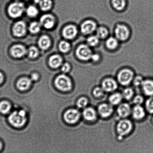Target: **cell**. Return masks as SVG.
<instances>
[{
    "mask_svg": "<svg viewBox=\"0 0 153 153\" xmlns=\"http://www.w3.org/2000/svg\"><path fill=\"white\" fill-rule=\"evenodd\" d=\"M38 11L37 8L34 6L31 5L28 7L27 9V14L30 17H34L38 14Z\"/></svg>",
    "mask_w": 153,
    "mask_h": 153,
    "instance_id": "34",
    "label": "cell"
},
{
    "mask_svg": "<svg viewBox=\"0 0 153 153\" xmlns=\"http://www.w3.org/2000/svg\"><path fill=\"white\" fill-rule=\"evenodd\" d=\"M81 31L83 34L88 35L91 34L97 29L96 23L93 21L88 20L82 24Z\"/></svg>",
    "mask_w": 153,
    "mask_h": 153,
    "instance_id": "13",
    "label": "cell"
},
{
    "mask_svg": "<svg viewBox=\"0 0 153 153\" xmlns=\"http://www.w3.org/2000/svg\"><path fill=\"white\" fill-rule=\"evenodd\" d=\"M100 57L99 55L96 54H93L91 59H92L93 61L97 62L99 60Z\"/></svg>",
    "mask_w": 153,
    "mask_h": 153,
    "instance_id": "42",
    "label": "cell"
},
{
    "mask_svg": "<svg viewBox=\"0 0 153 153\" xmlns=\"http://www.w3.org/2000/svg\"><path fill=\"white\" fill-rule=\"evenodd\" d=\"M89 103L88 99L85 97H82L78 100L76 106L79 109H85L87 107Z\"/></svg>",
    "mask_w": 153,
    "mask_h": 153,
    "instance_id": "28",
    "label": "cell"
},
{
    "mask_svg": "<svg viewBox=\"0 0 153 153\" xmlns=\"http://www.w3.org/2000/svg\"><path fill=\"white\" fill-rule=\"evenodd\" d=\"M81 117V114L78 109L71 108L65 112L64 119L67 123L69 124H75L78 122Z\"/></svg>",
    "mask_w": 153,
    "mask_h": 153,
    "instance_id": "6",
    "label": "cell"
},
{
    "mask_svg": "<svg viewBox=\"0 0 153 153\" xmlns=\"http://www.w3.org/2000/svg\"><path fill=\"white\" fill-rule=\"evenodd\" d=\"M11 109V105L7 101H3L0 102V112L6 114L10 112Z\"/></svg>",
    "mask_w": 153,
    "mask_h": 153,
    "instance_id": "24",
    "label": "cell"
},
{
    "mask_svg": "<svg viewBox=\"0 0 153 153\" xmlns=\"http://www.w3.org/2000/svg\"><path fill=\"white\" fill-rule=\"evenodd\" d=\"M8 121L15 127H23L27 121L26 112L23 109L14 111L10 114Z\"/></svg>",
    "mask_w": 153,
    "mask_h": 153,
    "instance_id": "1",
    "label": "cell"
},
{
    "mask_svg": "<svg viewBox=\"0 0 153 153\" xmlns=\"http://www.w3.org/2000/svg\"><path fill=\"white\" fill-rule=\"evenodd\" d=\"M71 69L70 65L68 63H65L62 65L61 68V70L62 72L66 73L69 72Z\"/></svg>",
    "mask_w": 153,
    "mask_h": 153,
    "instance_id": "40",
    "label": "cell"
},
{
    "mask_svg": "<svg viewBox=\"0 0 153 153\" xmlns=\"http://www.w3.org/2000/svg\"><path fill=\"white\" fill-rule=\"evenodd\" d=\"M78 33V30L74 25H69L65 27L63 30V35L65 38L68 39L75 38Z\"/></svg>",
    "mask_w": 153,
    "mask_h": 153,
    "instance_id": "15",
    "label": "cell"
},
{
    "mask_svg": "<svg viewBox=\"0 0 153 153\" xmlns=\"http://www.w3.org/2000/svg\"><path fill=\"white\" fill-rule=\"evenodd\" d=\"M113 112V106L109 103H102L98 107L97 113L102 118H108Z\"/></svg>",
    "mask_w": 153,
    "mask_h": 153,
    "instance_id": "8",
    "label": "cell"
},
{
    "mask_svg": "<svg viewBox=\"0 0 153 153\" xmlns=\"http://www.w3.org/2000/svg\"><path fill=\"white\" fill-rule=\"evenodd\" d=\"M143 91L148 96H153V81L150 79L144 80L142 84Z\"/></svg>",
    "mask_w": 153,
    "mask_h": 153,
    "instance_id": "20",
    "label": "cell"
},
{
    "mask_svg": "<svg viewBox=\"0 0 153 153\" xmlns=\"http://www.w3.org/2000/svg\"><path fill=\"white\" fill-rule=\"evenodd\" d=\"M3 149V144L1 141L0 140V153L2 151V149Z\"/></svg>",
    "mask_w": 153,
    "mask_h": 153,
    "instance_id": "44",
    "label": "cell"
},
{
    "mask_svg": "<svg viewBox=\"0 0 153 153\" xmlns=\"http://www.w3.org/2000/svg\"><path fill=\"white\" fill-rule=\"evenodd\" d=\"M32 81L30 78L23 77L19 79L17 82V87L19 90L23 91L27 90L30 87Z\"/></svg>",
    "mask_w": 153,
    "mask_h": 153,
    "instance_id": "19",
    "label": "cell"
},
{
    "mask_svg": "<svg viewBox=\"0 0 153 153\" xmlns=\"http://www.w3.org/2000/svg\"><path fill=\"white\" fill-rule=\"evenodd\" d=\"M54 84L56 88L62 91H68L72 89V81L69 77L65 74L58 76L55 79Z\"/></svg>",
    "mask_w": 153,
    "mask_h": 153,
    "instance_id": "2",
    "label": "cell"
},
{
    "mask_svg": "<svg viewBox=\"0 0 153 153\" xmlns=\"http://www.w3.org/2000/svg\"><path fill=\"white\" fill-rule=\"evenodd\" d=\"M122 94L123 99L129 100L133 98L134 94V91L131 88L127 87L123 91Z\"/></svg>",
    "mask_w": 153,
    "mask_h": 153,
    "instance_id": "27",
    "label": "cell"
},
{
    "mask_svg": "<svg viewBox=\"0 0 153 153\" xmlns=\"http://www.w3.org/2000/svg\"><path fill=\"white\" fill-rule=\"evenodd\" d=\"M108 35V31L106 28L100 27L96 29V36L99 39H103L106 38Z\"/></svg>",
    "mask_w": 153,
    "mask_h": 153,
    "instance_id": "29",
    "label": "cell"
},
{
    "mask_svg": "<svg viewBox=\"0 0 153 153\" xmlns=\"http://www.w3.org/2000/svg\"><path fill=\"white\" fill-rule=\"evenodd\" d=\"M152 122H153V120H152Z\"/></svg>",
    "mask_w": 153,
    "mask_h": 153,
    "instance_id": "45",
    "label": "cell"
},
{
    "mask_svg": "<svg viewBox=\"0 0 153 153\" xmlns=\"http://www.w3.org/2000/svg\"><path fill=\"white\" fill-rule=\"evenodd\" d=\"M41 25L40 23L33 22L31 23L29 27V30L32 33H36L41 30Z\"/></svg>",
    "mask_w": 153,
    "mask_h": 153,
    "instance_id": "31",
    "label": "cell"
},
{
    "mask_svg": "<svg viewBox=\"0 0 153 153\" xmlns=\"http://www.w3.org/2000/svg\"><path fill=\"white\" fill-rule=\"evenodd\" d=\"M97 112L94 108L92 107H87L84 110L82 115L86 121L93 122L95 121L97 118Z\"/></svg>",
    "mask_w": 153,
    "mask_h": 153,
    "instance_id": "16",
    "label": "cell"
},
{
    "mask_svg": "<svg viewBox=\"0 0 153 153\" xmlns=\"http://www.w3.org/2000/svg\"><path fill=\"white\" fill-rule=\"evenodd\" d=\"M105 91L102 87H97L95 88L93 91L94 96L96 98L102 97L104 94Z\"/></svg>",
    "mask_w": 153,
    "mask_h": 153,
    "instance_id": "36",
    "label": "cell"
},
{
    "mask_svg": "<svg viewBox=\"0 0 153 153\" xmlns=\"http://www.w3.org/2000/svg\"><path fill=\"white\" fill-rule=\"evenodd\" d=\"M131 114L133 118L136 120H140L145 117V109L141 105H135L132 109Z\"/></svg>",
    "mask_w": 153,
    "mask_h": 153,
    "instance_id": "18",
    "label": "cell"
},
{
    "mask_svg": "<svg viewBox=\"0 0 153 153\" xmlns=\"http://www.w3.org/2000/svg\"><path fill=\"white\" fill-rule=\"evenodd\" d=\"M4 76L2 73L0 72V84H2L4 81Z\"/></svg>",
    "mask_w": 153,
    "mask_h": 153,
    "instance_id": "43",
    "label": "cell"
},
{
    "mask_svg": "<svg viewBox=\"0 0 153 153\" xmlns=\"http://www.w3.org/2000/svg\"><path fill=\"white\" fill-rule=\"evenodd\" d=\"M39 78V75L36 73H34L31 75L30 79L32 81H36Z\"/></svg>",
    "mask_w": 153,
    "mask_h": 153,
    "instance_id": "41",
    "label": "cell"
},
{
    "mask_svg": "<svg viewBox=\"0 0 153 153\" xmlns=\"http://www.w3.org/2000/svg\"><path fill=\"white\" fill-rule=\"evenodd\" d=\"M55 19L52 15H44L40 19V23L42 26L47 29H50L53 27L55 24Z\"/></svg>",
    "mask_w": 153,
    "mask_h": 153,
    "instance_id": "12",
    "label": "cell"
},
{
    "mask_svg": "<svg viewBox=\"0 0 153 153\" xmlns=\"http://www.w3.org/2000/svg\"><path fill=\"white\" fill-rule=\"evenodd\" d=\"M133 125L130 120L124 118L119 121L116 127L117 132L120 137L126 136L132 131Z\"/></svg>",
    "mask_w": 153,
    "mask_h": 153,
    "instance_id": "3",
    "label": "cell"
},
{
    "mask_svg": "<svg viewBox=\"0 0 153 153\" xmlns=\"http://www.w3.org/2000/svg\"><path fill=\"white\" fill-rule=\"evenodd\" d=\"M112 4L114 8L118 10H123L126 5V0H112Z\"/></svg>",
    "mask_w": 153,
    "mask_h": 153,
    "instance_id": "30",
    "label": "cell"
},
{
    "mask_svg": "<svg viewBox=\"0 0 153 153\" xmlns=\"http://www.w3.org/2000/svg\"><path fill=\"white\" fill-rule=\"evenodd\" d=\"M118 39L114 37H110L107 40L106 47L111 50H114L118 47Z\"/></svg>",
    "mask_w": 153,
    "mask_h": 153,
    "instance_id": "26",
    "label": "cell"
},
{
    "mask_svg": "<svg viewBox=\"0 0 153 153\" xmlns=\"http://www.w3.org/2000/svg\"><path fill=\"white\" fill-rule=\"evenodd\" d=\"M134 73L130 69L122 70L117 75V80L121 85L127 86L130 84L134 79Z\"/></svg>",
    "mask_w": 153,
    "mask_h": 153,
    "instance_id": "4",
    "label": "cell"
},
{
    "mask_svg": "<svg viewBox=\"0 0 153 153\" xmlns=\"http://www.w3.org/2000/svg\"><path fill=\"white\" fill-rule=\"evenodd\" d=\"M27 53L26 48L22 45H16L13 46L11 49L12 56L16 58L23 57Z\"/></svg>",
    "mask_w": 153,
    "mask_h": 153,
    "instance_id": "17",
    "label": "cell"
},
{
    "mask_svg": "<svg viewBox=\"0 0 153 153\" xmlns=\"http://www.w3.org/2000/svg\"><path fill=\"white\" fill-rule=\"evenodd\" d=\"M129 30L127 27L124 25H118L115 29V35L117 39L121 41H125L128 38Z\"/></svg>",
    "mask_w": 153,
    "mask_h": 153,
    "instance_id": "10",
    "label": "cell"
},
{
    "mask_svg": "<svg viewBox=\"0 0 153 153\" xmlns=\"http://www.w3.org/2000/svg\"><path fill=\"white\" fill-rule=\"evenodd\" d=\"M146 110L150 114H153V97L147 100L145 103Z\"/></svg>",
    "mask_w": 153,
    "mask_h": 153,
    "instance_id": "37",
    "label": "cell"
},
{
    "mask_svg": "<svg viewBox=\"0 0 153 153\" xmlns=\"http://www.w3.org/2000/svg\"><path fill=\"white\" fill-rule=\"evenodd\" d=\"M27 53L28 56L31 58H35L38 55L39 51L36 47L32 46L28 49Z\"/></svg>",
    "mask_w": 153,
    "mask_h": 153,
    "instance_id": "35",
    "label": "cell"
},
{
    "mask_svg": "<svg viewBox=\"0 0 153 153\" xmlns=\"http://www.w3.org/2000/svg\"><path fill=\"white\" fill-rule=\"evenodd\" d=\"M144 80L142 76H138L135 77L134 79H133V84L135 87H141Z\"/></svg>",
    "mask_w": 153,
    "mask_h": 153,
    "instance_id": "38",
    "label": "cell"
},
{
    "mask_svg": "<svg viewBox=\"0 0 153 153\" xmlns=\"http://www.w3.org/2000/svg\"><path fill=\"white\" fill-rule=\"evenodd\" d=\"M123 97L122 94L119 92L113 93L109 98V103L113 106L119 105L121 103Z\"/></svg>",
    "mask_w": 153,
    "mask_h": 153,
    "instance_id": "21",
    "label": "cell"
},
{
    "mask_svg": "<svg viewBox=\"0 0 153 153\" xmlns=\"http://www.w3.org/2000/svg\"><path fill=\"white\" fill-rule=\"evenodd\" d=\"M26 24L23 21L17 22L13 27V32L16 36L20 37L23 36L26 32Z\"/></svg>",
    "mask_w": 153,
    "mask_h": 153,
    "instance_id": "14",
    "label": "cell"
},
{
    "mask_svg": "<svg viewBox=\"0 0 153 153\" xmlns=\"http://www.w3.org/2000/svg\"><path fill=\"white\" fill-rule=\"evenodd\" d=\"M38 44L40 48L42 50H46L50 47L51 41L48 36L44 35L39 38Z\"/></svg>",
    "mask_w": 153,
    "mask_h": 153,
    "instance_id": "23",
    "label": "cell"
},
{
    "mask_svg": "<svg viewBox=\"0 0 153 153\" xmlns=\"http://www.w3.org/2000/svg\"><path fill=\"white\" fill-rule=\"evenodd\" d=\"M25 7L23 3L16 1L9 5L8 13L10 17L17 18L20 17L24 11Z\"/></svg>",
    "mask_w": 153,
    "mask_h": 153,
    "instance_id": "5",
    "label": "cell"
},
{
    "mask_svg": "<svg viewBox=\"0 0 153 153\" xmlns=\"http://www.w3.org/2000/svg\"><path fill=\"white\" fill-rule=\"evenodd\" d=\"M16 1H19V0H16Z\"/></svg>",
    "mask_w": 153,
    "mask_h": 153,
    "instance_id": "46",
    "label": "cell"
},
{
    "mask_svg": "<svg viewBox=\"0 0 153 153\" xmlns=\"http://www.w3.org/2000/svg\"><path fill=\"white\" fill-rule=\"evenodd\" d=\"M63 60L60 56L59 55H54L50 58L49 64L50 66L53 68H57L62 64Z\"/></svg>",
    "mask_w": 153,
    "mask_h": 153,
    "instance_id": "22",
    "label": "cell"
},
{
    "mask_svg": "<svg viewBox=\"0 0 153 153\" xmlns=\"http://www.w3.org/2000/svg\"><path fill=\"white\" fill-rule=\"evenodd\" d=\"M99 38L97 36H91L87 39L88 45L90 47H95L99 43Z\"/></svg>",
    "mask_w": 153,
    "mask_h": 153,
    "instance_id": "33",
    "label": "cell"
},
{
    "mask_svg": "<svg viewBox=\"0 0 153 153\" xmlns=\"http://www.w3.org/2000/svg\"><path fill=\"white\" fill-rule=\"evenodd\" d=\"M39 4L41 10L44 11H47L51 8L53 5V2L52 0H40Z\"/></svg>",
    "mask_w": 153,
    "mask_h": 153,
    "instance_id": "25",
    "label": "cell"
},
{
    "mask_svg": "<svg viewBox=\"0 0 153 153\" xmlns=\"http://www.w3.org/2000/svg\"><path fill=\"white\" fill-rule=\"evenodd\" d=\"M76 54L80 60L86 61L91 59L93 53L88 45L82 44L77 48Z\"/></svg>",
    "mask_w": 153,
    "mask_h": 153,
    "instance_id": "7",
    "label": "cell"
},
{
    "mask_svg": "<svg viewBox=\"0 0 153 153\" xmlns=\"http://www.w3.org/2000/svg\"><path fill=\"white\" fill-rule=\"evenodd\" d=\"M143 102V97L141 95H137L133 98V103L135 105H141Z\"/></svg>",
    "mask_w": 153,
    "mask_h": 153,
    "instance_id": "39",
    "label": "cell"
},
{
    "mask_svg": "<svg viewBox=\"0 0 153 153\" xmlns=\"http://www.w3.org/2000/svg\"><path fill=\"white\" fill-rule=\"evenodd\" d=\"M131 111L130 105L126 103L120 104L117 109V114L119 116L123 119L128 117L131 114Z\"/></svg>",
    "mask_w": 153,
    "mask_h": 153,
    "instance_id": "11",
    "label": "cell"
},
{
    "mask_svg": "<svg viewBox=\"0 0 153 153\" xmlns=\"http://www.w3.org/2000/svg\"><path fill=\"white\" fill-rule=\"evenodd\" d=\"M59 48L62 52L66 53L69 51L71 48L70 44L67 41H62L59 44Z\"/></svg>",
    "mask_w": 153,
    "mask_h": 153,
    "instance_id": "32",
    "label": "cell"
},
{
    "mask_svg": "<svg viewBox=\"0 0 153 153\" xmlns=\"http://www.w3.org/2000/svg\"><path fill=\"white\" fill-rule=\"evenodd\" d=\"M101 87L105 92L112 93L118 88V85L114 79L109 78L105 79L102 81Z\"/></svg>",
    "mask_w": 153,
    "mask_h": 153,
    "instance_id": "9",
    "label": "cell"
}]
</instances>
